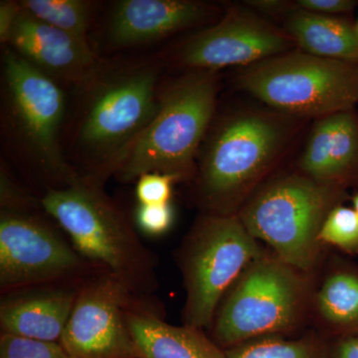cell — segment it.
Returning <instances> with one entry per match:
<instances>
[{"mask_svg": "<svg viewBox=\"0 0 358 358\" xmlns=\"http://www.w3.org/2000/svg\"><path fill=\"white\" fill-rule=\"evenodd\" d=\"M102 274L90 265L50 223L33 212L1 210L0 291L79 286Z\"/></svg>", "mask_w": 358, "mask_h": 358, "instance_id": "9c48e42d", "label": "cell"}, {"mask_svg": "<svg viewBox=\"0 0 358 358\" xmlns=\"http://www.w3.org/2000/svg\"><path fill=\"white\" fill-rule=\"evenodd\" d=\"M227 358H331L329 346L315 336L286 339L268 336L226 350Z\"/></svg>", "mask_w": 358, "mask_h": 358, "instance_id": "ffe728a7", "label": "cell"}, {"mask_svg": "<svg viewBox=\"0 0 358 358\" xmlns=\"http://www.w3.org/2000/svg\"><path fill=\"white\" fill-rule=\"evenodd\" d=\"M343 197V188L320 185L301 173L286 174L259 188L237 215L277 258L308 274L319 259L320 228Z\"/></svg>", "mask_w": 358, "mask_h": 358, "instance_id": "5b68a950", "label": "cell"}, {"mask_svg": "<svg viewBox=\"0 0 358 358\" xmlns=\"http://www.w3.org/2000/svg\"><path fill=\"white\" fill-rule=\"evenodd\" d=\"M357 31H358V22H357Z\"/></svg>", "mask_w": 358, "mask_h": 358, "instance_id": "1f68e13d", "label": "cell"}, {"mask_svg": "<svg viewBox=\"0 0 358 358\" xmlns=\"http://www.w3.org/2000/svg\"><path fill=\"white\" fill-rule=\"evenodd\" d=\"M80 287L55 285L4 294L0 305L1 333L60 343Z\"/></svg>", "mask_w": 358, "mask_h": 358, "instance_id": "5bb4252c", "label": "cell"}, {"mask_svg": "<svg viewBox=\"0 0 358 358\" xmlns=\"http://www.w3.org/2000/svg\"><path fill=\"white\" fill-rule=\"evenodd\" d=\"M329 346L331 358H358V336L339 338Z\"/></svg>", "mask_w": 358, "mask_h": 358, "instance_id": "f1b7e54d", "label": "cell"}, {"mask_svg": "<svg viewBox=\"0 0 358 358\" xmlns=\"http://www.w3.org/2000/svg\"><path fill=\"white\" fill-rule=\"evenodd\" d=\"M40 202L96 271L136 298L150 299L157 292V256L102 186L82 178L66 187L49 188Z\"/></svg>", "mask_w": 358, "mask_h": 358, "instance_id": "6da1fadb", "label": "cell"}, {"mask_svg": "<svg viewBox=\"0 0 358 358\" xmlns=\"http://www.w3.org/2000/svg\"><path fill=\"white\" fill-rule=\"evenodd\" d=\"M249 6L253 7L256 10L268 15H277L289 13L293 9L294 4H289V2L281 0H256V1H247Z\"/></svg>", "mask_w": 358, "mask_h": 358, "instance_id": "f546056e", "label": "cell"}, {"mask_svg": "<svg viewBox=\"0 0 358 358\" xmlns=\"http://www.w3.org/2000/svg\"><path fill=\"white\" fill-rule=\"evenodd\" d=\"M136 224L138 229L150 236H162L171 229L174 220L171 204L138 205Z\"/></svg>", "mask_w": 358, "mask_h": 358, "instance_id": "d4e9b609", "label": "cell"}, {"mask_svg": "<svg viewBox=\"0 0 358 358\" xmlns=\"http://www.w3.org/2000/svg\"><path fill=\"white\" fill-rule=\"evenodd\" d=\"M299 166L320 185L343 188L358 167V120L352 110L317 119Z\"/></svg>", "mask_w": 358, "mask_h": 358, "instance_id": "2e32d148", "label": "cell"}, {"mask_svg": "<svg viewBox=\"0 0 358 358\" xmlns=\"http://www.w3.org/2000/svg\"><path fill=\"white\" fill-rule=\"evenodd\" d=\"M352 203L353 209H355V211L357 212L358 215V193L355 197H353Z\"/></svg>", "mask_w": 358, "mask_h": 358, "instance_id": "4dcf8cb0", "label": "cell"}, {"mask_svg": "<svg viewBox=\"0 0 358 358\" xmlns=\"http://www.w3.org/2000/svg\"><path fill=\"white\" fill-rule=\"evenodd\" d=\"M320 244L331 245L350 254L358 255V215L350 207H334L320 228Z\"/></svg>", "mask_w": 358, "mask_h": 358, "instance_id": "7402d4cb", "label": "cell"}, {"mask_svg": "<svg viewBox=\"0 0 358 358\" xmlns=\"http://www.w3.org/2000/svg\"><path fill=\"white\" fill-rule=\"evenodd\" d=\"M1 210L33 212L36 202L17 187L10 178L1 173Z\"/></svg>", "mask_w": 358, "mask_h": 358, "instance_id": "484cf974", "label": "cell"}, {"mask_svg": "<svg viewBox=\"0 0 358 358\" xmlns=\"http://www.w3.org/2000/svg\"><path fill=\"white\" fill-rule=\"evenodd\" d=\"M293 40L256 14L235 8L220 22L202 30L183 45L180 61L192 70L245 68L291 50Z\"/></svg>", "mask_w": 358, "mask_h": 358, "instance_id": "7c38bea8", "label": "cell"}, {"mask_svg": "<svg viewBox=\"0 0 358 358\" xmlns=\"http://www.w3.org/2000/svg\"><path fill=\"white\" fill-rule=\"evenodd\" d=\"M294 6L308 13L333 16L350 13L357 6V2L350 0H298Z\"/></svg>", "mask_w": 358, "mask_h": 358, "instance_id": "4316f807", "label": "cell"}, {"mask_svg": "<svg viewBox=\"0 0 358 358\" xmlns=\"http://www.w3.org/2000/svg\"><path fill=\"white\" fill-rule=\"evenodd\" d=\"M126 320L143 358H227L203 329L166 322L150 299L134 298Z\"/></svg>", "mask_w": 358, "mask_h": 358, "instance_id": "e0dca14e", "label": "cell"}, {"mask_svg": "<svg viewBox=\"0 0 358 358\" xmlns=\"http://www.w3.org/2000/svg\"><path fill=\"white\" fill-rule=\"evenodd\" d=\"M216 71L192 70L160 96L159 110L115 176L133 182L143 174L166 173L178 180L195 173V157L215 112Z\"/></svg>", "mask_w": 358, "mask_h": 358, "instance_id": "3957f363", "label": "cell"}, {"mask_svg": "<svg viewBox=\"0 0 358 358\" xmlns=\"http://www.w3.org/2000/svg\"><path fill=\"white\" fill-rule=\"evenodd\" d=\"M265 255L237 214L204 213L192 226L176 261L185 288L183 322L210 327L219 305L242 273Z\"/></svg>", "mask_w": 358, "mask_h": 358, "instance_id": "52a82bcc", "label": "cell"}, {"mask_svg": "<svg viewBox=\"0 0 358 358\" xmlns=\"http://www.w3.org/2000/svg\"><path fill=\"white\" fill-rule=\"evenodd\" d=\"M134 298L107 274L84 282L60 341L70 358H143L126 320Z\"/></svg>", "mask_w": 358, "mask_h": 358, "instance_id": "8fae6325", "label": "cell"}, {"mask_svg": "<svg viewBox=\"0 0 358 358\" xmlns=\"http://www.w3.org/2000/svg\"><path fill=\"white\" fill-rule=\"evenodd\" d=\"M0 358H70L60 343L0 334Z\"/></svg>", "mask_w": 358, "mask_h": 358, "instance_id": "603a6c76", "label": "cell"}, {"mask_svg": "<svg viewBox=\"0 0 358 358\" xmlns=\"http://www.w3.org/2000/svg\"><path fill=\"white\" fill-rule=\"evenodd\" d=\"M286 33L301 51L358 65V31L348 21L294 6L287 18Z\"/></svg>", "mask_w": 358, "mask_h": 358, "instance_id": "ac0fdd59", "label": "cell"}, {"mask_svg": "<svg viewBox=\"0 0 358 358\" xmlns=\"http://www.w3.org/2000/svg\"><path fill=\"white\" fill-rule=\"evenodd\" d=\"M239 85L282 114L317 117L358 103V65L289 50L245 68Z\"/></svg>", "mask_w": 358, "mask_h": 358, "instance_id": "ba28073f", "label": "cell"}, {"mask_svg": "<svg viewBox=\"0 0 358 358\" xmlns=\"http://www.w3.org/2000/svg\"><path fill=\"white\" fill-rule=\"evenodd\" d=\"M21 11V6L13 1H1L0 4V40L9 43L14 25Z\"/></svg>", "mask_w": 358, "mask_h": 358, "instance_id": "83f0119b", "label": "cell"}, {"mask_svg": "<svg viewBox=\"0 0 358 358\" xmlns=\"http://www.w3.org/2000/svg\"><path fill=\"white\" fill-rule=\"evenodd\" d=\"M213 13L190 0H122L115 6L110 38L117 47L148 43L203 22Z\"/></svg>", "mask_w": 358, "mask_h": 358, "instance_id": "9a60e30c", "label": "cell"}, {"mask_svg": "<svg viewBox=\"0 0 358 358\" xmlns=\"http://www.w3.org/2000/svg\"><path fill=\"white\" fill-rule=\"evenodd\" d=\"M317 313L339 338L358 336V267H343L329 274L315 298Z\"/></svg>", "mask_w": 358, "mask_h": 358, "instance_id": "d6986e66", "label": "cell"}, {"mask_svg": "<svg viewBox=\"0 0 358 358\" xmlns=\"http://www.w3.org/2000/svg\"><path fill=\"white\" fill-rule=\"evenodd\" d=\"M308 296L307 274L265 254L242 273L221 301L212 320L211 338L226 350L291 333L303 319Z\"/></svg>", "mask_w": 358, "mask_h": 358, "instance_id": "8992f818", "label": "cell"}, {"mask_svg": "<svg viewBox=\"0 0 358 358\" xmlns=\"http://www.w3.org/2000/svg\"><path fill=\"white\" fill-rule=\"evenodd\" d=\"M23 10L33 17L80 38L87 39L91 3L83 0H25Z\"/></svg>", "mask_w": 358, "mask_h": 358, "instance_id": "44dd1931", "label": "cell"}, {"mask_svg": "<svg viewBox=\"0 0 358 358\" xmlns=\"http://www.w3.org/2000/svg\"><path fill=\"white\" fill-rule=\"evenodd\" d=\"M284 120L245 110L215 129L197 171V199L205 213L233 215L274 164L288 138Z\"/></svg>", "mask_w": 358, "mask_h": 358, "instance_id": "277c9868", "label": "cell"}, {"mask_svg": "<svg viewBox=\"0 0 358 358\" xmlns=\"http://www.w3.org/2000/svg\"><path fill=\"white\" fill-rule=\"evenodd\" d=\"M3 72L9 109L21 141L60 188L72 185L82 176L61 154L64 92L53 78L13 50L4 54Z\"/></svg>", "mask_w": 358, "mask_h": 358, "instance_id": "30bf717a", "label": "cell"}, {"mask_svg": "<svg viewBox=\"0 0 358 358\" xmlns=\"http://www.w3.org/2000/svg\"><path fill=\"white\" fill-rule=\"evenodd\" d=\"M176 176L166 173H147L136 181V196L140 205L171 203Z\"/></svg>", "mask_w": 358, "mask_h": 358, "instance_id": "cb8c5ba5", "label": "cell"}, {"mask_svg": "<svg viewBox=\"0 0 358 358\" xmlns=\"http://www.w3.org/2000/svg\"><path fill=\"white\" fill-rule=\"evenodd\" d=\"M159 73L152 66L96 75L91 85L77 143L88 160L83 178L99 186L115 176L159 110Z\"/></svg>", "mask_w": 358, "mask_h": 358, "instance_id": "7a4b0ae2", "label": "cell"}, {"mask_svg": "<svg viewBox=\"0 0 358 358\" xmlns=\"http://www.w3.org/2000/svg\"><path fill=\"white\" fill-rule=\"evenodd\" d=\"M9 44L21 57L52 78L85 85L93 81L102 70L87 39L46 24L22 7Z\"/></svg>", "mask_w": 358, "mask_h": 358, "instance_id": "4fadbf2b", "label": "cell"}]
</instances>
